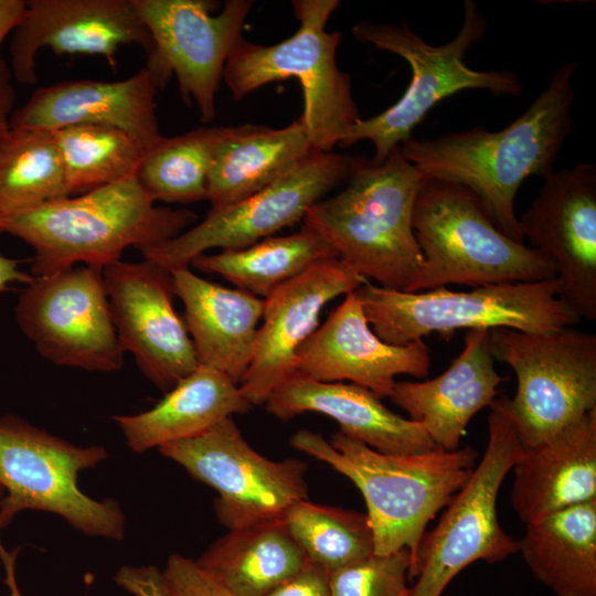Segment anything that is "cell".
<instances>
[{"label": "cell", "instance_id": "1f68e13d", "mask_svg": "<svg viewBox=\"0 0 596 596\" xmlns=\"http://www.w3.org/2000/svg\"><path fill=\"white\" fill-rule=\"evenodd\" d=\"M67 196L53 131L11 128L0 147V216Z\"/></svg>", "mask_w": 596, "mask_h": 596}, {"label": "cell", "instance_id": "603a6c76", "mask_svg": "<svg viewBox=\"0 0 596 596\" xmlns=\"http://www.w3.org/2000/svg\"><path fill=\"white\" fill-rule=\"evenodd\" d=\"M265 407L281 421L306 412L327 415L341 433L384 454L439 448L422 424L392 412L374 393L352 383L317 381L297 371L272 393Z\"/></svg>", "mask_w": 596, "mask_h": 596}, {"label": "cell", "instance_id": "9c48e42d", "mask_svg": "<svg viewBox=\"0 0 596 596\" xmlns=\"http://www.w3.org/2000/svg\"><path fill=\"white\" fill-rule=\"evenodd\" d=\"M522 449L505 396L497 397L490 405L483 456L411 556L409 581L415 583L408 596H441L454 577L470 564L501 562L518 552V541L499 522L497 501Z\"/></svg>", "mask_w": 596, "mask_h": 596}, {"label": "cell", "instance_id": "4316f807", "mask_svg": "<svg viewBox=\"0 0 596 596\" xmlns=\"http://www.w3.org/2000/svg\"><path fill=\"white\" fill-rule=\"evenodd\" d=\"M251 408L238 384L214 369L199 365L150 409L113 418L130 450L143 453L195 437Z\"/></svg>", "mask_w": 596, "mask_h": 596}, {"label": "cell", "instance_id": "e0dca14e", "mask_svg": "<svg viewBox=\"0 0 596 596\" xmlns=\"http://www.w3.org/2000/svg\"><path fill=\"white\" fill-rule=\"evenodd\" d=\"M519 219L524 242L555 266L561 300L581 319H596V169L552 171Z\"/></svg>", "mask_w": 596, "mask_h": 596}, {"label": "cell", "instance_id": "8fae6325", "mask_svg": "<svg viewBox=\"0 0 596 596\" xmlns=\"http://www.w3.org/2000/svg\"><path fill=\"white\" fill-rule=\"evenodd\" d=\"M493 359L515 373L505 396L523 448L535 446L596 409V336L564 328L552 332L489 330Z\"/></svg>", "mask_w": 596, "mask_h": 596}, {"label": "cell", "instance_id": "7a4b0ae2", "mask_svg": "<svg viewBox=\"0 0 596 596\" xmlns=\"http://www.w3.org/2000/svg\"><path fill=\"white\" fill-rule=\"evenodd\" d=\"M198 217L188 209L156 205L134 175L0 216V232L33 248L31 274L41 277L77 263L104 269L127 247L141 251L171 240Z\"/></svg>", "mask_w": 596, "mask_h": 596}, {"label": "cell", "instance_id": "44dd1931", "mask_svg": "<svg viewBox=\"0 0 596 596\" xmlns=\"http://www.w3.org/2000/svg\"><path fill=\"white\" fill-rule=\"evenodd\" d=\"M161 89L141 68L123 81L78 79L38 88L11 116V128L53 131L73 125H102L121 129L147 150L160 132L156 96Z\"/></svg>", "mask_w": 596, "mask_h": 596}, {"label": "cell", "instance_id": "5bb4252c", "mask_svg": "<svg viewBox=\"0 0 596 596\" xmlns=\"http://www.w3.org/2000/svg\"><path fill=\"white\" fill-rule=\"evenodd\" d=\"M15 320L55 365L106 373L124 365L100 268L83 265L34 277L19 296Z\"/></svg>", "mask_w": 596, "mask_h": 596}, {"label": "cell", "instance_id": "e575fe53", "mask_svg": "<svg viewBox=\"0 0 596 596\" xmlns=\"http://www.w3.org/2000/svg\"><path fill=\"white\" fill-rule=\"evenodd\" d=\"M407 549L371 555L330 573L333 596H408Z\"/></svg>", "mask_w": 596, "mask_h": 596}, {"label": "cell", "instance_id": "d4e9b609", "mask_svg": "<svg viewBox=\"0 0 596 596\" xmlns=\"http://www.w3.org/2000/svg\"><path fill=\"white\" fill-rule=\"evenodd\" d=\"M170 273L199 365L240 385L253 358L265 300L201 278L190 266Z\"/></svg>", "mask_w": 596, "mask_h": 596}, {"label": "cell", "instance_id": "d6986e66", "mask_svg": "<svg viewBox=\"0 0 596 596\" xmlns=\"http://www.w3.org/2000/svg\"><path fill=\"white\" fill-rule=\"evenodd\" d=\"M365 279L340 258L315 263L265 298L249 368L240 389L252 406L265 405L272 393L297 372V352L318 328L322 308L355 291Z\"/></svg>", "mask_w": 596, "mask_h": 596}, {"label": "cell", "instance_id": "60d3db41", "mask_svg": "<svg viewBox=\"0 0 596 596\" xmlns=\"http://www.w3.org/2000/svg\"><path fill=\"white\" fill-rule=\"evenodd\" d=\"M1 234V232H0ZM20 260L0 253V291H4L13 283L30 284L34 276L20 269Z\"/></svg>", "mask_w": 596, "mask_h": 596}, {"label": "cell", "instance_id": "9a60e30c", "mask_svg": "<svg viewBox=\"0 0 596 596\" xmlns=\"http://www.w3.org/2000/svg\"><path fill=\"white\" fill-rule=\"evenodd\" d=\"M132 1L153 45L145 67L160 88L174 75L184 103L196 106L202 121H211L226 60L254 1L228 0L217 14L210 0Z\"/></svg>", "mask_w": 596, "mask_h": 596}, {"label": "cell", "instance_id": "b9f144b4", "mask_svg": "<svg viewBox=\"0 0 596 596\" xmlns=\"http://www.w3.org/2000/svg\"><path fill=\"white\" fill-rule=\"evenodd\" d=\"M19 550L20 549L17 547L12 552H8L3 547L1 539H0V558L2 561V564L6 571L4 583L9 588L10 596H23L19 589L17 578H15V558H17V554Z\"/></svg>", "mask_w": 596, "mask_h": 596}, {"label": "cell", "instance_id": "6da1fadb", "mask_svg": "<svg viewBox=\"0 0 596 596\" xmlns=\"http://www.w3.org/2000/svg\"><path fill=\"white\" fill-rule=\"evenodd\" d=\"M575 70L576 63L562 65L528 109L500 130L475 127L429 139L411 137L401 145L402 153L424 178L470 190L501 232L525 243L515 196L529 177L554 171L572 129Z\"/></svg>", "mask_w": 596, "mask_h": 596}, {"label": "cell", "instance_id": "74e56055", "mask_svg": "<svg viewBox=\"0 0 596 596\" xmlns=\"http://www.w3.org/2000/svg\"><path fill=\"white\" fill-rule=\"evenodd\" d=\"M116 583L134 596H171L162 572L156 566H123L115 575Z\"/></svg>", "mask_w": 596, "mask_h": 596}, {"label": "cell", "instance_id": "ac0fdd59", "mask_svg": "<svg viewBox=\"0 0 596 596\" xmlns=\"http://www.w3.org/2000/svg\"><path fill=\"white\" fill-rule=\"evenodd\" d=\"M125 44H138L147 55L153 46L132 0H30L11 38L9 67L13 79L33 85L35 56L49 47L56 55L102 56L116 68Z\"/></svg>", "mask_w": 596, "mask_h": 596}, {"label": "cell", "instance_id": "7bdbcfd3", "mask_svg": "<svg viewBox=\"0 0 596 596\" xmlns=\"http://www.w3.org/2000/svg\"><path fill=\"white\" fill-rule=\"evenodd\" d=\"M4 493L3 487L0 485V497Z\"/></svg>", "mask_w": 596, "mask_h": 596}, {"label": "cell", "instance_id": "8d00e7d4", "mask_svg": "<svg viewBox=\"0 0 596 596\" xmlns=\"http://www.w3.org/2000/svg\"><path fill=\"white\" fill-rule=\"evenodd\" d=\"M265 596H333L330 587V574L307 562L297 574Z\"/></svg>", "mask_w": 596, "mask_h": 596}, {"label": "cell", "instance_id": "484cf974", "mask_svg": "<svg viewBox=\"0 0 596 596\" xmlns=\"http://www.w3.org/2000/svg\"><path fill=\"white\" fill-rule=\"evenodd\" d=\"M315 150L302 123L217 127L207 181L212 206L238 202L291 170Z\"/></svg>", "mask_w": 596, "mask_h": 596}, {"label": "cell", "instance_id": "277c9868", "mask_svg": "<svg viewBox=\"0 0 596 596\" xmlns=\"http://www.w3.org/2000/svg\"><path fill=\"white\" fill-rule=\"evenodd\" d=\"M291 445L350 479L362 493L374 553L416 551L427 524L448 504L472 473V447L436 448L413 455L380 453L340 430L330 440L299 429Z\"/></svg>", "mask_w": 596, "mask_h": 596}, {"label": "cell", "instance_id": "f35d334b", "mask_svg": "<svg viewBox=\"0 0 596 596\" xmlns=\"http://www.w3.org/2000/svg\"><path fill=\"white\" fill-rule=\"evenodd\" d=\"M13 76L8 64L0 57V147L11 130V116L15 103Z\"/></svg>", "mask_w": 596, "mask_h": 596}, {"label": "cell", "instance_id": "ffe728a7", "mask_svg": "<svg viewBox=\"0 0 596 596\" xmlns=\"http://www.w3.org/2000/svg\"><path fill=\"white\" fill-rule=\"evenodd\" d=\"M424 339L404 345L381 340L372 330L355 291L300 345L297 371L322 382L350 381L377 397H390L395 376L424 379L430 351Z\"/></svg>", "mask_w": 596, "mask_h": 596}, {"label": "cell", "instance_id": "83f0119b", "mask_svg": "<svg viewBox=\"0 0 596 596\" xmlns=\"http://www.w3.org/2000/svg\"><path fill=\"white\" fill-rule=\"evenodd\" d=\"M195 562L234 596H265L308 561L280 517L228 530Z\"/></svg>", "mask_w": 596, "mask_h": 596}, {"label": "cell", "instance_id": "d590c367", "mask_svg": "<svg viewBox=\"0 0 596 596\" xmlns=\"http://www.w3.org/2000/svg\"><path fill=\"white\" fill-rule=\"evenodd\" d=\"M171 596H234L195 561L180 554H171L162 572Z\"/></svg>", "mask_w": 596, "mask_h": 596}, {"label": "cell", "instance_id": "7402d4cb", "mask_svg": "<svg viewBox=\"0 0 596 596\" xmlns=\"http://www.w3.org/2000/svg\"><path fill=\"white\" fill-rule=\"evenodd\" d=\"M504 381L494 369L489 330L475 329L465 333L462 351L444 373L396 382L390 398L424 426L437 447L455 450L471 418L491 405Z\"/></svg>", "mask_w": 596, "mask_h": 596}, {"label": "cell", "instance_id": "ab89813d", "mask_svg": "<svg viewBox=\"0 0 596 596\" xmlns=\"http://www.w3.org/2000/svg\"><path fill=\"white\" fill-rule=\"evenodd\" d=\"M26 4L24 0H0V46L23 19Z\"/></svg>", "mask_w": 596, "mask_h": 596}, {"label": "cell", "instance_id": "d6a6232c", "mask_svg": "<svg viewBox=\"0 0 596 596\" xmlns=\"http://www.w3.org/2000/svg\"><path fill=\"white\" fill-rule=\"evenodd\" d=\"M283 520L307 561L329 574L374 553L366 513L302 499L285 511Z\"/></svg>", "mask_w": 596, "mask_h": 596}, {"label": "cell", "instance_id": "5b68a950", "mask_svg": "<svg viewBox=\"0 0 596 596\" xmlns=\"http://www.w3.org/2000/svg\"><path fill=\"white\" fill-rule=\"evenodd\" d=\"M291 4L299 21L295 33L273 45L242 36L226 60L223 79L235 100L269 83L298 79L304 94L299 119L309 141L315 151L331 152L362 119L350 75L337 62L342 34L326 28L340 1L294 0Z\"/></svg>", "mask_w": 596, "mask_h": 596}, {"label": "cell", "instance_id": "cb8c5ba5", "mask_svg": "<svg viewBox=\"0 0 596 596\" xmlns=\"http://www.w3.org/2000/svg\"><path fill=\"white\" fill-rule=\"evenodd\" d=\"M512 470L511 504L525 524L595 499L596 409L523 448Z\"/></svg>", "mask_w": 596, "mask_h": 596}, {"label": "cell", "instance_id": "f1b7e54d", "mask_svg": "<svg viewBox=\"0 0 596 596\" xmlns=\"http://www.w3.org/2000/svg\"><path fill=\"white\" fill-rule=\"evenodd\" d=\"M518 551L556 596H596V498L525 524Z\"/></svg>", "mask_w": 596, "mask_h": 596}, {"label": "cell", "instance_id": "ba28073f", "mask_svg": "<svg viewBox=\"0 0 596 596\" xmlns=\"http://www.w3.org/2000/svg\"><path fill=\"white\" fill-rule=\"evenodd\" d=\"M561 287L554 277L468 291L438 287L406 292L365 280L355 292L375 334L386 343L404 345L430 333L450 336L458 329L541 333L571 328L579 318L561 300Z\"/></svg>", "mask_w": 596, "mask_h": 596}, {"label": "cell", "instance_id": "f546056e", "mask_svg": "<svg viewBox=\"0 0 596 596\" xmlns=\"http://www.w3.org/2000/svg\"><path fill=\"white\" fill-rule=\"evenodd\" d=\"M338 257L327 241L304 226L286 236H269L240 249L201 254L190 265L216 274L263 299L322 259Z\"/></svg>", "mask_w": 596, "mask_h": 596}, {"label": "cell", "instance_id": "7c38bea8", "mask_svg": "<svg viewBox=\"0 0 596 596\" xmlns=\"http://www.w3.org/2000/svg\"><path fill=\"white\" fill-rule=\"evenodd\" d=\"M364 158L313 151L279 179L232 204L212 206L175 237L141 249L168 270L190 266L213 248L240 249L302 221L330 190L347 181Z\"/></svg>", "mask_w": 596, "mask_h": 596}, {"label": "cell", "instance_id": "4dcf8cb0", "mask_svg": "<svg viewBox=\"0 0 596 596\" xmlns=\"http://www.w3.org/2000/svg\"><path fill=\"white\" fill-rule=\"evenodd\" d=\"M67 196L136 175L146 149L128 132L102 125L53 130Z\"/></svg>", "mask_w": 596, "mask_h": 596}, {"label": "cell", "instance_id": "52a82bcc", "mask_svg": "<svg viewBox=\"0 0 596 596\" xmlns=\"http://www.w3.org/2000/svg\"><path fill=\"white\" fill-rule=\"evenodd\" d=\"M413 228L424 258L414 292L557 277L546 256L501 232L479 199L462 185L425 178L414 205Z\"/></svg>", "mask_w": 596, "mask_h": 596}, {"label": "cell", "instance_id": "836d02e7", "mask_svg": "<svg viewBox=\"0 0 596 596\" xmlns=\"http://www.w3.org/2000/svg\"><path fill=\"white\" fill-rule=\"evenodd\" d=\"M216 131L217 127H202L162 137L145 151L136 178L152 201L206 200Z\"/></svg>", "mask_w": 596, "mask_h": 596}, {"label": "cell", "instance_id": "3957f363", "mask_svg": "<svg viewBox=\"0 0 596 596\" xmlns=\"http://www.w3.org/2000/svg\"><path fill=\"white\" fill-rule=\"evenodd\" d=\"M424 179L401 146L380 164L363 159L341 191L308 209L304 226L321 235L365 280L414 292L424 258L413 214Z\"/></svg>", "mask_w": 596, "mask_h": 596}, {"label": "cell", "instance_id": "8992f818", "mask_svg": "<svg viewBox=\"0 0 596 596\" xmlns=\"http://www.w3.org/2000/svg\"><path fill=\"white\" fill-rule=\"evenodd\" d=\"M487 21L472 0L464 2L462 24L454 39L432 45L406 23L394 25L358 21L353 36L377 50L404 58L412 71L411 82L401 98L382 113L351 126L339 146L362 140L374 146V164L413 137V130L443 99L465 89H487L493 94L517 96L522 92L519 77L509 71H478L465 62L467 52L482 40Z\"/></svg>", "mask_w": 596, "mask_h": 596}, {"label": "cell", "instance_id": "2e32d148", "mask_svg": "<svg viewBox=\"0 0 596 596\" xmlns=\"http://www.w3.org/2000/svg\"><path fill=\"white\" fill-rule=\"evenodd\" d=\"M118 340L142 374L168 392L198 366L184 319L173 305L170 270L143 258L109 264L103 269Z\"/></svg>", "mask_w": 596, "mask_h": 596}, {"label": "cell", "instance_id": "4fadbf2b", "mask_svg": "<svg viewBox=\"0 0 596 596\" xmlns=\"http://www.w3.org/2000/svg\"><path fill=\"white\" fill-rule=\"evenodd\" d=\"M158 449L217 492L215 512L228 530L280 518L291 504L307 499V465L262 456L245 440L233 417Z\"/></svg>", "mask_w": 596, "mask_h": 596}, {"label": "cell", "instance_id": "30bf717a", "mask_svg": "<svg viewBox=\"0 0 596 596\" xmlns=\"http://www.w3.org/2000/svg\"><path fill=\"white\" fill-rule=\"evenodd\" d=\"M107 458L102 446H76L19 416L0 417V531L24 510L54 513L93 536L121 540L125 515L113 500L84 493L78 473Z\"/></svg>", "mask_w": 596, "mask_h": 596}]
</instances>
